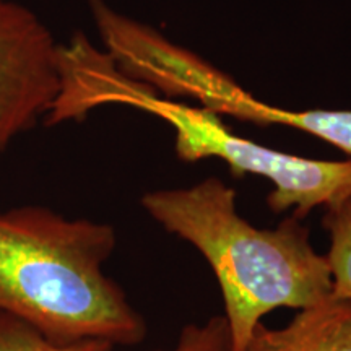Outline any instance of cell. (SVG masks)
<instances>
[{"instance_id": "cell-7", "label": "cell", "mask_w": 351, "mask_h": 351, "mask_svg": "<svg viewBox=\"0 0 351 351\" xmlns=\"http://www.w3.org/2000/svg\"><path fill=\"white\" fill-rule=\"evenodd\" d=\"M322 226L328 236L326 257L332 274V295L351 301V199L326 208Z\"/></svg>"}, {"instance_id": "cell-5", "label": "cell", "mask_w": 351, "mask_h": 351, "mask_svg": "<svg viewBox=\"0 0 351 351\" xmlns=\"http://www.w3.org/2000/svg\"><path fill=\"white\" fill-rule=\"evenodd\" d=\"M60 91L62 46L33 10L0 0V155L49 116Z\"/></svg>"}, {"instance_id": "cell-8", "label": "cell", "mask_w": 351, "mask_h": 351, "mask_svg": "<svg viewBox=\"0 0 351 351\" xmlns=\"http://www.w3.org/2000/svg\"><path fill=\"white\" fill-rule=\"evenodd\" d=\"M108 341L85 340L56 343L26 324L0 313V351H112Z\"/></svg>"}, {"instance_id": "cell-1", "label": "cell", "mask_w": 351, "mask_h": 351, "mask_svg": "<svg viewBox=\"0 0 351 351\" xmlns=\"http://www.w3.org/2000/svg\"><path fill=\"white\" fill-rule=\"evenodd\" d=\"M116 245L108 223L41 205L0 208V313L56 343H142L147 322L104 271Z\"/></svg>"}, {"instance_id": "cell-4", "label": "cell", "mask_w": 351, "mask_h": 351, "mask_svg": "<svg viewBox=\"0 0 351 351\" xmlns=\"http://www.w3.org/2000/svg\"><path fill=\"white\" fill-rule=\"evenodd\" d=\"M119 103L155 114L174 129L176 155L182 161L218 158L236 176L269 179L274 191L267 204L274 213L295 210L302 219L317 207L351 199V160L324 161L289 155L241 137L223 124L218 114L158 96L121 72L109 78L103 104Z\"/></svg>"}, {"instance_id": "cell-2", "label": "cell", "mask_w": 351, "mask_h": 351, "mask_svg": "<svg viewBox=\"0 0 351 351\" xmlns=\"http://www.w3.org/2000/svg\"><path fill=\"white\" fill-rule=\"evenodd\" d=\"M142 207L207 258L221 289L231 351L247 350L263 315L276 307L301 311L332 296L327 257L315 252L301 219L256 228L241 217L234 189L221 179L147 192Z\"/></svg>"}, {"instance_id": "cell-6", "label": "cell", "mask_w": 351, "mask_h": 351, "mask_svg": "<svg viewBox=\"0 0 351 351\" xmlns=\"http://www.w3.org/2000/svg\"><path fill=\"white\" fill-rule=\"evenodd\" d=\"M245 351H351V301L332 295L282 328L261 322Z\"/></svg>"}, {"instance_id": "cell-3", "label": "cell", "mask_w": 351, "mask_h": 351, "mask_svg": "<svg viewBox=\"0 0 351 351\" xmlns=\"http://www.w3.org/2000/svg\"><path fill=\"white\" fill-rule=\"evenodd\" d=\"M91 15L116 69L163 98H191L218 116L261 125H288L333 145L351 160V111L283 109L257 99L225 72L171 43L148 25L90 0Z\"/></svg>"}, {"instance_id": "cell-9", "label": "cell", "mask_w": 351, "mask_h": 351, "mask_svg": "<svg viewBox=\"0 0 351 351\" xmlns=\"http://www.w3.org/2000/svg\"><path fill=\"white\" fill-rule=\"evenodd\" d=\"M155 351H231L230 327L225 315H213L204 324H189L181 330L173 350Z\"/></svg>"}]
</instances>
